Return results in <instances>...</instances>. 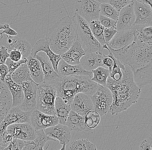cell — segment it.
I'll return each instance as SVG.
<instances>
[{"label": "cell", "mask_w": 152, "mask_h": 150, "mask_svg": "<svg viewBox=\"0 0 152 150\" xmlns=\"http://www.w3.org/2000/svg\"><path fill=\"white\" fill-rule=\"evenodd\" d=\"M117 32V30L114 28H105L104 27L103 29V35L104 40L106 43L108 42L113 38L114 35Z\"/></svg>", "instance_id": "cell-43"}, {"label": "cell", "mask_w": 152, "mask_h": 150, "mask_svg": "<svg viewBox=\"0 0 152 150\" xmlns=\"http://www.w3.org/2000/svg\"><path fill=\"white\" fill-rule=\"evenodd\" d=\"M125 66L122 78L118 80L108 77L106 86L111 91L113 98V103L109 113L117 115L127 110L136 103L140 96L141 88L138 87L133 78L132 69Z\"/></svg>", "instance_id": "cell-1"}, {"label": "cell", "mask_w": 152, "mask_h": 150, "mask_svg": "<svg viewBox=\"0 0 152 150\" xmlns=\"http://www.w3.org/2000/svg\"><path fill=\"white\" fill-rule=\"evenodd\" d=\"M51 50L58 55L66 52L76 40L75 25L73 18L65 16L49 29L46 37Z\"/></svg>", "instance_id": "cell-3"}, {"label": "cell", "mask_w": 152, "mask_h": 150, "mask_svg": "<svg viewBox=\"0 0 152 150\" xmlns=\"http://www.w3.org/2000/svg\"><path fill=\"white\" fill-rule=\"evenodd\" d=\"M4 147H3V146H1V145H0V150H4Z\"/></svg>", "instance_id": "cell-54"}, {"label": "cell", "mask_w": 152, "mask_h": 150, "mask_svg": "<svg viewBox=\"0 0 152 150\" xmlns=\"http://www.w3.org/2000/svg\"><path fill=\"white\" fill-rule=\"evenodd\" d=\"M9 58L13 61H18L22 59V55L18 50H12L9 53Z\"/></svg>", "instance_id": "cell-46"}, {"label": "cell", "mask_w": 152, "mask_h": 150, "mask_svg": "<svg viewBox=\"0 0 152 150\" xmlns=\"http://www.w3.org/2000/svg\"><path fill=\"white\" fill-rule=\"evenodd\" d=\"M70 106L72 110L82 116H85L88 111L94 110L90 97L82 93L75 95Z\"/></svg>", "instance_id": "cell-16"}, {"label": "cell", "mask_w": 152, "mask_h": 150, "mask_svg": "<svg viewBox=\"0 0 152 150\" xmlns=\"http://www.w3.org/2000/svg\"><path fill=\"white\" fill-rule=\"evenodd\" d=\"M7 129L12 132L14 138L25 140H33L35 138V130L28 122L14 123Z\"/></svg>", "instance_id": "cell-20"}, {"label": "cell", "mask_w": 152, "mask_h": 150, "mask_svg": "<svg viewBox=\"0 0 152 150\" xmlns=\"http://www.w3.org/2000/svg\"><path fill=\"white\" fill-rule=\"evenodd\" d=\"M9 25L8 24H0V31L1 29H5L7 27L9 26ZM3 36V34H2L1 32H0V42L2 40Z\"/></svg>", "instance_id": "cell-50"}, {"label": "cell", "mask_w": 152, "mask_h": 150, "mask_svg": "<svg viewBox=\"0 0 152 150\" xmlns=\"http://www.w3.org/2000/svg\"><path fill=\"white\" fill-rule=\"evenodd\" d=\"M102 47L111 53L121 63L129 67L132 72L152 64V43L133 42L118 49H112L107 43Z\"/></svg>", "instance_id": "cell-2"}, {"label": "cell", "mask_w": 152, "mask_h": 150, "mask_svg": "<svg viewBox=\"0 0 152 150\" xmlns=\"http://www.w3.org/2000/svg\"><path fill=\"white\" fill-rule=\"evenodd\" d=\"M85 53L81 45L76 39L71 48L64 53L61 54V56L66 63L75 65L79 64L80 59Z\"/></svg>", "instance_id": "cell-22"}, {"label": "cell", "mask_w": 152, "mask_h": 150, "mask_svg": "<svg viewBox=\"0 0 152 150\" xmlns=\"http://www.w3.org/2000/svg\"><path fill=\"white\" fill-rule=\"evenodd\" d=\"M62 145V147L61 148V149H60V150H66L65 149H66V145Z\"/></svg>", "instance_id": "cell-53"}, {"label": "cell", "mask_w": 152, "mask_h": 150, "mask_svg": "<svg viewBox=\"0 0 152 150\" xmlns=\"http://www.w3.org/2000/svg\"><path fill=\"white\" fill-rule=\"evenodd\" d=\"M28 112H25L18 107H13L4 117L0 123L6 129L10 125L14 123L28 122Z\"/></svg>", "instance_id": "cell-21"}, {"label": "cell", "mask_w": 152, "mask_h": 150, "mask_svg": "<svg viewBox=\"0 0 152 150\" xmlns=\"http://www.w3.org/2000/svg\"><path fill=\"white\" fill-rule=\"evenodd\" d=\"M89 24L92 34L99 42L102 45L106 44L103 35L104 27L100 24L99 20L92 21Z\"/></svg>", "instance_id": "cell-35"}, {"label": "cell", "mask_w": 152, "mask_h": 150, "mask_svg": "<svg viewBox=\"0 0 152 150\" xmlns=\"http://www.w3.org/2000/svg\"><path fill=\"white\" fill-rule=\"evenodd\" d=\"M72 18L75 25L76 39L81 45L85 53L95 52L103 54L102 45L94 37L89 23L76 14Z\"/></svg>", "instance_id": "cell-5"}, {"label": "cell", "mask_w": 152, "mask_h": 150, "mask_svg": "<svg viewBox=\"0 0 152 150\" xmlns=\"http://www.w3.org/2000/svg\"><path fill=\"white\" fill-rule=\"evenodd\" d=\"M9 57V53L4 46L0 48V64H5L6 61Z\"/></svg>", "instance_id": "cell-45"}, {"label": "cell", "mask_w": 152, "mask_h": 150, "mask_svg": "<svg viewBox=\"0 0 152 150\" xmlns=\"http://www.w3.org/2000/svg\"><path fill=\"white\" fill-rule=\"evenodd\" d=\"M71 110L70 105L64 102L61 98L56 97L55 102V113L58 119L59 123L65 125Z\"/></svg>", "instance_id": "cell-31"}, {"label": "cell", "mask_w": 152, "mask_h": 150, "mask_svg": "<svg viewBox=\"0 0 152 150\" xmlns=\"http://www.w3.org/2000/svg\"><path fill=\"white\" fill-rule=\"evenodd\" d=\"M29 140H25L14 138L11 143L6 148L5 150H22L24 147L29 142Z\"/></svg>", "instance_id": "cell-38"}, {"label": "cell", "mask_w": 152, "mask_h": 150, "mask_svg": "<svg viewBox=\"0 0 152 150\" xmlns=\"http://www.w3.org/2000/svg\"><path fill=\"white\" fill-rule=\"evenodd\" d=\"M4 83L11 93L12 98L11 107H18L22 103L24 98L23 90L21 85L14 82L8 74L5 78Z\"/></svg>", "instance_id": "cell-24"}, {"label": "cell", "mask_w": 152, "mask_h": 150, "mask_svg": "<svg viewBox=\"0 0 152 150\" xmlns=\"http://www.w3.org/2000/svg\"><path fill=\"white\" fill-rule=\"evenodd\" d=\"M143 4H148L152 7V0H135Z\"/></svg>", "instance_id": "cell-51"}, {"label": "cell", "mask_w": 152, "mask_h": 150, "mask_svg": "<svg viewBox=\"0 0 152 150\" xmlns=\"http://www.w3.org/2000/svg\"><path fill=\"white\" fill-rule=\"evenodd\" d=\"M84 117L86 125L90 130L96 128L100 121V116L99 114L94 110L88 111Z\"/></svg>", "instance_id": "cell-37"}, {"label": "cell", "mask_w": 152, "mask_h": 150, "mask_svg": "<svg viewBox=\"0 0 152 150\" xmlns=\"http://www.w3.org/2000/svg\"><path fill=\"white\" fill-rule=\"evenodd\" d=\"M27 59L22 58L18 61H14L11 60L10 58H8L6 61L5 64L7 66L9 69V74L11 75L19 66L23 64L26 63Z\"/></svg>", "instance_id": "cell-39"}, {"label": "cell", "mask_w": 152, "mask_h": 150, "mask_svg": "<svg viewBox=\"0 0 152 150\" xmlns=\"http://www.w3.org/2000/svg\"><path fill=\"white\" fill-rule=\"evenodd\" d=\"M0 78H1V77H0Z\"/></svg>", "instance_id": "cell-55"}, {"label": "cell", "mask_w": 152, "mask_h": 150, "mask_svg": "<svg viewBox=\"0 0 152 150\" xmlns=\"http://www.w3.org/2000/svg\"><path fill=\"white\" fill-rule=\"evenodd\" d=\"M134 8L136 17L134 25L145 27L152 26L151 7L148 4H143L137 1H134Z\"/></svg>", "instance_id": "cell-12"}, {"label": "cell", "mask_w": 152, "mask_h": 150, "mask_svg": "<svg viewBox=\"0 0 152 150\" xmlns=\"http://www.w3.org/2000/svg\"><path fill=\"white\" fill-rule=\"evenodd\" d=\"M134 2L121 8L119 11L116 29L117 31L131 28L135 21Z\"/></svg>", "instance_id": "cell-13"}, {"label": "cell", "mask_w": 152, "mask_h": 150, "mask_svg": "<svg viewBox=\"0 0 152 150\" xmlns=\"http://www.w3.org/2000/svg\"><path fill=\"white\" fill-rule=\"evenodd\" d=\"M57 97L71 105L74 97L82 93L91 96L96 91L99 84L84 75H76L59 78L56 83Z\"/></svg>", "instance_id": "cell-4"}, {"label": "cell", "mask_w": 152, "mask_h": 150, "mask_svg": "<svg viewBox=\"0 0 152 150\" xmlns=\"http://www.w3.org/2000/svg\"><path fill=\"white\" fill-rule=\"evenodd\" d=\"M12 80L19 85L24 81L33 80L26 63L23 64L10 75Z\"/></svg>", "instance_id": "cell-32"}, {"label": "cell", "mask_w": 152, "mask_h": 150, "mask_svg": "<svg viewBox=\"0 0 152 150\" xmlns=\"http://www.w3.org/2000/svg\"><path fill=\"white\" fill-rule=\"evenodd\" d=\"M140 150H152V140L145 139L140 146Z\"/></svg>", "instance_id": "cell-48"}, {"label": "cell", "mask_w": 152, "mask_h": 150, "mask_svg": "<svg viewBox=\"0 0 152 150\" xmlns=\"http://www.w3.org/2000/svg\"><path fill=\"white\" fill-rule=\"evenodd\" d=\"M38 85L33 80L24 81L21 84L23 90L24 98L18 107L23 111H30L36 109Z\"/></svg>", "instance_id": "cell-10"}, {"label": "cell", "mask_w": 152, "mask_h": 150, "mask_svg": "<svg viewBox=\"0 0 152 150\" xmlns=\"http://www.w3.org/2000/svg\"><path fill=\"white\" fill-rule=\"evenodd\" d=\"M103 54L95 52L86 53L80 59V64L86 71L92 72L98 67L101 66Z\"/></svg>", "instance_id": "cell-25"}, {"label": "cell", "mask_w": 152, "mask_h": 150, "mask_svg": "<svg viewBox=\"0 0 152 150\" xmlns=\"http://www.w3.org/2000/svg\"><path fill=\"white\" fill-rule=\"evenodd\" d=\"M135 0H109V3L114 7L118 11H119L121 8L134 2Z\"/></svg>", "instance_id": "cell-41"}, {"label": "cell", "mask_w": 152, "mask_h": 150, "mask_svg": "<svg viewBox=\"0 0 152 150\" xmlns=\"http://www.w3.org/2000/svg\"><path fill=\"white\" fill-rule=\"evenodd\" d=\"M36 59L39 61L41 65L44 75V82H54L60 78L58 73L54 70L52 63L44 52L38 53Z\"/></svg>", "instance_id": "cell-17"}, {"label": "cell", "mask_w": 152, "mask_h": 150, "mask_svg": "<svg viewBox=\"0 0 152 150\" xmlns=\"http://www.w3.org/2000/svg\"><path fill=\"white\" fill-rule=\"evenodd\" d=\"M28 122L35 130H43L56 125L59 119L56 115L46 114L38 110L37 108L28 111Z\"/></svg>", "instance_id": "cell-9"}, {"label": "cell", "mask_w": 152, "mask_h": 150, "mask_svg": "<svg viewBox=\"0 0 152 150\" xmlns=\"http://www.w3.org/2000/svg\"><path fill=\"white\" fill-rule=\"evenodd\" d=\"M2 34H5L6 35H9L10 36H17L18 33L14 29L10 28V26H8L5 29H4L3 31L1 32Z\"/></svg>", "instance_id": "cell-49"}, {"label": "cell", "mask_w": 152, "mask_h": 150, "mask_svg": "<svg viewBox=\"0 0 152 150\" xmlns=\"http://www.w3.org/2000/svg\"><path fill=\"white\" fill-rule=\"evenodd\" d=\"M56 141V140L48 136L45 132L43 130H35V138L33 140H31L22 150H43L45 143L48 140Z\"/></svg>", "instance_id": "cell-27"}, {"label": "cell", "mask_w": 152, "mask_h": 150, "mask_svg": "<svg viewBox=\"0 0 152 150\" xmlns=\"http://www.w3.org/2000/svg\"><path fill=\"white\" fill-rule=\"evenodd\" d=\"M65 149L71 150H96V147L87 139H78L73 140Z\"/></svg>", "instance_id": "cell-34"}, {"label": "cell", "mask_w": 152, "mask_h": 150, "mask_svg": "<svg viewBox=\"0 0 152 150\" xmlns=\"http://www.w3.org/2000/svg\"><path fill=\"white\" fill-rule=\"evenodd\" d=\"M98 20L100 24L103 27H105V28L116 29L117 22L116 21L108 18V17L101 15H99Z\"/></svg>", "instance_id": "cell-40"}, {"label": "cell", "mask_w": 152, "mask_h": 150, "mask_svg": "<svg viewBox=\"0 0 152 150\" xmlns=\"http://www.w3.org/2000/svg\"><path fill=\"white\" fill-rule=\"evenodd\" d=\"M9 74V69L5 64H0V79L4 82L5 78Z\"/></svg>", "instance_id": "cell-47"}, {"label": "cell", "mask_w": 152, "mask_h": 150, "mask_svg": "<svg viewBox=\"0 0 152 150\" xmlns=\"http://www.w3.org/2000/svg\"><path fill=\"white\" fill-rule=\"evenodd\" d=\"M39 52H43L48 57L54 70L58 73V66L59 62L61 59V55L54 53L49 46V42L46 38L38 40L32 48L30 56L36 58V56Z\"/></svg>", "instance_id": "cell-11"}, {"label": "cell", "mask_w": 152, "mask_h": 150, "mask_svg": "<svg viewBox=\"0 0 152 150\" xmlns=\"http://www.w3.org/2000/svg\"><path fill=\"white\" fill-rule=\"evenodd\" d=\"M102 64L101 66L104 65L107 66L109 68L108 69L109 71V73L111 72L114 64V61L112 58L110 56V55H105L103 54V56H102Z\"/></svg>", "instance_id": "cell-42"}, {"label": "cell", "mask_w": 152, "mask_h": 150, "mask_svg": "<svg viewBox=\"0 0 152 150\" xmlns=\"http://www.w3.org/2000/svg\"><path fill=\"white\" fill-rule=\"evenodd\" d=\"M92 72L93 77L91 80L99 85L106 86L107 78L109 75V69L99 66Z\"/></svg>", "instance_id": "cell-33"}, {"label": "cell", "mask_w": 152, "mask_h": 150, "mask_svg": "<svg viewBox=\"0 0 152 150\" xmlns=\"http://www.w3.org/2000/svg\"><path fill=\"white\" fill-rule=\"evenodd\" d=\"M12 103L11 93L5 83L0 79V122L11 108Z\"/></svg>", "instance_id": "cell-23"}, {"label": "cell", "mask_w": 152, "mask_h": 150, "mask_svg": "<svg viewBox=\"0 0 152 150\" xmlns=\"http://www.w3.org/2000/svg\"><path fill=\"white\" fill-rule=\"evenodd\" d=\"M26 59V64L33 81L38 84L42 83L44 82V75L39 61L30 55Z\"/></svg>", "instance_id": "cell-29"}, {"label": "cell", "mask_w": 152, "mask_h": 150, "mask_svg": "<svg viewBox=\"0 0 152 150\" xmlns=\"http://www.w3.org/2000/svg\"><path fill=\"white\" fill-rule=\"evenodd\" d=\"M6 36L7 38V43L4 46L9 53L11 50H17L21 53L22 58H26L30 56L32 48L28 41L17 36L7 35Z\"/></svg>", "instance_id": "cell-15"}, {"label": "cell", "mask_w": 152, "mask_h": 150, "mask_svg": "<svg viewBox=\"0 0 152 150\" xmlns=\"http://www.w3.org/2000/svg\"><path fill=\"white\" fill-rule=\"evenodd\" d=\"M100 4L103 3H108L109 0H96Z\"/></svg>", "instance_id": "cell-52"}, {"label": "cell", "mask_w": 152, "mask_h": 150, "mask_svg": "<svg viewBox=\"0 0 152 150\" xmlns=\"http://www.w3.org/2000/svg\"><path fill=\"white\" fill-rule=\"evenodd\" d=\"M100 4L96 0H77L74 5L75 14L89 24L92 21L98 20Z\"/></svg>", "instance_id": "cell-8"}, {"label": "cell", "mask_w": 152, "mask_h": 150, "mask_svg": "<svg viewBox=\"0 0 152 150\" xmlns=\"http://www.w3.org/2000/svg\"><path fill=\"white\" fill-rule=\"evenodd\" d=\"M65 125L71 131L85 132L91 130L86 125L84 116H81L72 110L69 113Z\"/></svg>", "instance_id": "cell-26"}, {"label": "cell", "mask_w": 152, "mask_h": 150, "mask_svg": "<svg viewBox=\"0 0 152 150\" xmlns=\"http://www.w3.org/2000/svg\"><path fill=\"white\" fill-rule=\"evenodd\" d=\"M48 136L59 141L61 145L69 144L71 138V131L65 125L58 124L44 130Z\"/></svg>", "instance_id": "cell-14"}, {"label": "cell", "mask_w": 152, "mask_h": 150, "mask_svg": "<svg viewBox=\"0 0 152 150\" xmlns=\"http://www.w3.org/2000/svg\"><path fill=\"white\" fill-rule=\"evenodd\" d=\"M94 105V110L103 116L109 113L113 103L112 93L108 87L99 84L96 91L90 96Z\"/></svg>", "instance_id": "cell-7"}, {"label": "cell", "mask_w": 152, "mask_h": 150, "mask_svg": "<svg viewBox=\"0 0 152 150\" xmlns=\"http://www.w3.org/2000/svg\"><path fill=\"white\" fill-rule=\"evenodd\" d=\"M58 74L60 77L67 76L80 75H84L91 79L93 77L92 72H88L84 69L80 64L72 65L66 63L61 59L58 64Z\"/></svg>", "instance_id": "cell-18"}, {"label": "cell", "mask_w": 152, "mask_h": 150, "mask_svg": "<svg viewBox=\"0 0 152 150\" xmlns=\"http://www.w3.org/2000/svg\"><path fill=\"white\" fill-rule=\"evenodd\" d=\"M134 37V30L132 27L117 31L107 44L112 49H120L132 43Z\"/></svg>", "instance_id": "cell-19"}, {"label": "cell", "mask_w": 152, "mask_h": 150, "mask_svg": "<svg viewBox=\"0 0 152 150\" xmlns=\"http://www.w3.org/2000/svg\"><path fill=\"white\" fill-rule=\"evenodd\" d=\"M152 68V64L132 72L134 81L138 87L142 88L147 84L151 83Z\"/></svg>", "instance_id": "cell-28"}, {"label": "cell", "mask_w": 152, "mask_h": 150, "mask_svg": "<svg viewBox=\"0 0 152 150\" xmlns=\"http://www.w3.org/2000/svg\"><path fill=\"white\" fill-rule=\"evenodd\" d=\"M58 80L50 83L43 82L38 85L36 108L38 110L46 114L55 115V102L57 97L56 83Z\"/></svg>", "instance_id": "cell-6"}, {"label": "cell", "mask_w": 152, "mask_h": 150, "mask_svg": "<svg viewBox=\"0 0 152 150\" xmlns=\"http://www.w3.org/2000/svg\"><path fill=\"white\" fill-rule=\"evenodd\" d=\"M118 14L119 11L109 3L100 4L99 15L108 17L117 21Z\"/></svg>", "instance_id": "cell-36"}, {"label": "cell", "mask_w": 152, "mask_h": 150, "mask_svg": "<svg viewBox=\"0 0 152 150\" xmlns=\"http://www.w3.org/2000/svg\"><path fill=\"white\" fill-rule=\"evenodd\" d=\"M134 40L137 43H152V26H144L133 24Z\"/></svg>", "instance_id": "cell-30"}, {"label": "cell", "mask_w": 152, "mask_h": 150, "mask_svg": "<svg viewBox=\"0 0 152 150\" xmlns=\"http://www.w3.org/2000/svg\"><path fill=\"white\" fill-rule=\"evenodd\" d=\"M2 140L4 145L7 147L14 138V136L10 130L7 129L2 134Z\"/></svg>", "instance_id": "cell-44"}]
</instances>
